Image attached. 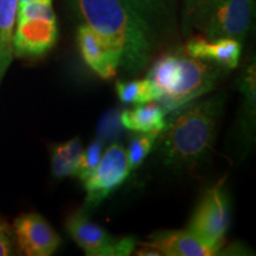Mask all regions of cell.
Instances as JSON below:
<instances>
[{
  "mask_svg": "<svg viewBox=\"0 0 256 256\" xmlns=\"http://www.w3.org/2000/svg\"><path fill=\"white\" fill-rule=\"evenodd\" d=\"M226 69L188 56L183 50L159 57L146 78L159 92L158 104L170 113L212 90Z\"/></svg>",
  "mask_w": 256,
  "mask_h": 256,
  "instance_id": "3957f363",
  "label": "cell"
},
{
  "mask_svg": "<svg viewBox=\"0 0 256 256\" xmlns=\"http://www.w3.org/2000/svg\"><path fill=\"white\" fill-rule=\"evenodd\" d=\"M223 96L198 98L170 112L165 127L156 136L165 165L185 168L197 164L212 148Z\"/></svg>",
  "mask_w": 256,
  "mask_h": 256,
  "instance_id": "6da1fadb",
  "label": "cell"
},
{
  "mask_svg": "<svg viewBox=\"0 0 256 256\" xmlns=\"http://www.w3.org/2000/svg\"><path fill=\"white\" fill-rule=\"evenodd\" d=\"M166 116L168 113L158 102H150L121 112L120 121L122 127L133 132L159 134L165 127Z\"/></svg>",
  "mask_w": 256,
  "mask_h": 256,
  "instance_id": "4fadbf2b",
  "label": "cell"
},
{
  "mask_svg": "<svg viewBox=\"0 0 256 256\" xmlns=\"http://www.w3.org/2000/svg\"><path fill=\"white\" fill-rule=\"evenodd\" d=\"M18 0H0V83L14 58V28Z\"/></svg>",
  "mask_w": 256,
  "mask_h": 256,
  "instance_id": "5bb4252c",
  "label": "cell"
},
{
  "mask_svg": "<svg viewBox=\"0 0 256 256\" xmlns=\"http://www.w3.org/2000/svg\"><path fill=\"white\" fill-rule=\"evenodd\" d=\"M218 2L220 0H184V34H188L192 28L202 31L211 10L215 8Z\"/></svg>",
  "mask_w": 256,
  "mask_h": 256,
  "instance_id": "ac0fdd59",
  "label": "cell"
},
{
  "mask_svg": "<svg viewBox=\"0 0 256 256\" xmlns=\"http://www.w3.org/2000/svg\"><path fill=\"white\" fill-rule=\"evenodd\" d=\"M72 238L90 256H127L136 250L134 238H115L104 228L88 218L84 211L72 214L66 223Z\"/></svg>",
  "mask_w": 256,
  "mask_h": 256,
  "instance_id": "8992f818",
  "label": "cell"
},
{
  "mask_svg": "<svg viewBox=\"0 0 256 256\" xmlns=\"http://www.w3.org/2000/svg\"><path fill=\"white\" fill-rule=\"evenodd\" d=\"M120 101L127 104H145L158 102L160 94L150 80L118 81L115 84Z\"/></svg>",
  "mask_w": 256,
  "mask_h": 256,
  "instance_id": "e0dca14e",
  "label": "cell"
},
{
  "mask_svg": "<svg viewBox=\"0 0 256 256\" xmlns=\"http://www.w3.org/2000/svg\"><path fill=\"white\" fill-rule=\"evenodd\" d=\"M88 26L119 50L121 68L136 76L151 60L154 37L124 0H74Z\"/></svg>",
  "mask_w": 256,
  "mask_h": 256,
  "instance_id": "7a4b0ae2",
  "label": "cell"
},
{
  "mask_svg": "<svg viewBox=\"0 0 256 256\" xmlns=\"http://www.w3.org/2000/svg\"><path fill=\"white\" fill-rule=\"evenodd\" d=\"M104 144L98 139L92 142L88 148L82 153L81 159H80L78 170H76L75 177L81 179L84 182L88 177H90L95 168H98V162H100L101 156L104 153Z\"/></svg>",
  "mask_w": 256,
  "mask_h": 256,
  "instance_id": "ffe728a7",
  "label": "cell"
},
{
  "mask_svg": "<svg viewBox=\"0 0 256 256\" xmlns=\"http://www.w3.org/2000/svg\"><path fill=\"white\" fill-rule=\"evenodd\" d=\"M164 256H211L216 252L202 243L188 230H165L152 234L147 242H140Z\"/></svg>",
  "mask_w": 256,
  "mask_h": 256,
  "instance_id": "7c38bea8",
  "label": "cell"
},
{
  "mask_svg": "<svg viewBox=\"0 0 256 256\" xmlns=\"http://www.w3.org/2000/svg\"><path fill=\"white\" fill-rule=\"evenodd\" d=\"M32 2V0H18V6L26 4V2Z\"/></svg>",
  "mask_w": 256,
  "mask_h": 256,
  "instance_id": "603a6c76",
  "label": "cell"
},
{
  "mask_svg": "<svg viewBox=\"0 0 256 256\" xmlns=\"http://www.w3.org/2000/svg\"><path fill=\"white\" fill-rule=\"evenodd\" d=\"M58 30L51 0H32L18 6L14 52L19 57H36L55 46Z\"/></svg>",
  "mask_w": 256,
  "mask_h": 256,
  "instance_id": "277c9868",
  "label": "cell"
},
{
  "mask_svg": "<svg viewBox=\"0 0 256 256\" xmlns=\"http://www.w3.org/2000/svg\"><path fill=\"white\" fill-rule=\"evenodd\" d=\"M184 51L194 58L215 63L224 69H234L238 66L242 52V43L234 38H216L194 36L186 42Z\"/></svg>",
  "mask_w": 256,
  "mask_h": 256,
  "instance_id": "8fae6325",
  "label": "cell"
},
{
  "mask_svg": "<svg viewBox=\"0 0 256 256\" xmlns=\"http://www.w3.org/2000/svg\"><path fill=\"white\" fill-rule=\"evenodd\" d=\"M139 16L156 40V31L168 22L174 0H124Z\"/></svg>",
  "mask_w": 256,
  "mask_h": 256,
  "instance_id": "9a60e30c",
  "label": "cell"
},
{
  "mask_svg": "<svg viewBox=\"0 0 256 256\" xmlns=\"http://www.w3.org/2000/svg\"><path fill=\"white\" fill-rule=\"evenodd\" d=\"M130 174L126 150L119 144L113 142L102 154L92 174L83 182L87 192L86 206L88 208L100 206L112 192L124 184Z\"/></svg>",
  "mask_w": 256,
  "mask_h": 256,
  "instance_id": "52a82bcc",
  "label": "cell"
},
{
  "mask_svg": "<svg viewBox=\"0 0 256 256\" xmlns=\"http://www.w3.org/2000/svg\"><path fill=\"white\" fill-rule=\"evenodd\" d=\"M14 232L5 220H0V256L14 254Z\"/></svg>",
  "mask_w": 256,
  "mask_h": 256,
  "instance_id": "7402d4cb",
  "label": "cell"
},
{
  "mask_svg": "<svg viewBox=\"0 0 256 256\" xmlns=\"http://www.w3.org/2000/svg\"><path fill=\"white\" fill-rule=\"evenodd\" d=\"M82 153V144L78 138L54 147L51 153V168L55 177H75Z\"/></svg>",
  "mask_w": 256,
  "mask_h": 256,
  "instance_id": "2e32d148",
  "label": "cell"
},
{
  "mask_svg": "<svg viewBox=\"0 0 256 256\" xmlns=\"http://www.w3.org/2000/svg\"><path fill=\"white\" fill-rule=\"evenodd\" d=\"M80 52L86 64L98 78L110 80L115 78L121 68L119 50L87 24L78 28Z\"/></svg>",
  "mask_w": 256,
  "mask_h": 256,
  "instance_id": "9c48e42d",
  "label": "cell"
},
{
  "mask_svg": "<svg viewBox=\"0 0 256 256\" xmlns=\"http://www.w3.org/2000/svg\"><path fill=\"white\" fill-rule=\"evenodd\" d=\"M156 136L158 134L156 133H142L130 140V145H128V151H126L130 171L136 170L142 164L144 160L150 154L156 142Z\"/></svg>",
  "mask_w": 256,
  "mask_h": 256,
  "instance_id": "d6986e66",
  "label": "cell"
},
{
  "mask_svg": "<svg viewBox=\"0 0 256 256\" xmlns=\"http://www.w3.org/2000/svg\"><path fill=\"white\" fill-rule=\"evenodd\" d=\"M252 0H220L211 10L202 31L208 40L234 38L242 43L252 26Z\"/></svg>",
  "mask_w": 256,
  "mask_h": 256,
  "instance_id": "ba28073f",
  "label": "cell"
},
{
  "mask_svg": "<svg viewBox=\"0 0 256 256\" xmlns=\"http://www.w3.org/2000/svg\"><path fill=\"white\" fill-rule=\"evenodd\" d=\"M223 184L222 179L206 190L188 226L192 235L216 254L222 248L230 224L229 200Z\"/></svg>",
  "mask_w": 256,
  "mask_h": 256,
  "instance_id": "5b68a950",
  "label": "cell"
},
{
  "mask_svg": "<svg viewBox=\"0 0 256 256\" xmlns=\"http://www.w3.org/2000/svg\"><path fill=\"white\" fill-rule=\"evenodd\" d=\"M14 238L28 256H50L60 244V238L38 214H25L14 220Z\"/></svg>",
  "mask_w": 256,
  "mask_h": 256,
  "instance_id": "30bf717a",
  "label": "cell"
},
{
  "mask_svg": "<svg viewBox=\"0 0 256 256\" xmlns=\"http://www.w3.org/2000/svg\"><path fill=\"white\" fill-rule=\"evenodd\" d=\"M122 126L120 121L119 110H110L106 113L98 124V139L102 144L113 140L120 133V127Z\"/></svg>",
  "mask_w": 256,
  "mask_h": 256,
  "instance_id": "44dd1931",
  "label": "cell"
}]
</instances>
